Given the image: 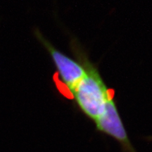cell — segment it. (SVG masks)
<instances>
[{"label": "cell", "instance_id": "obj_2", "mask_svg": "<svg viewBox=\"0 0 152 152\" xmlns=\"http://www.w3.org/2000/svg\"><path fill=\"white\" fill-rule=\"evenodd\" d=\"M35 34L37 39L46 48L52 57L62 83L65 85L68 90L71 92L74 87L85 75L84 66L79 61L70 58L55 48L39 32L35 33Z\"/></svg>", "mask_w": 152, "mask_h": 152}, {"label": "cell", "instance_id": "obj_1", "mask_svg": "<svg viewBox=\"0 0 152 152\" xmlns=\"http://www.w3.org/2000/svg\"><path fill=\"white\" fill-rule=\"evenodd\" d=\"M85 70V75L71 91L73 97L80 111L95 121L103 113L112 90L106 86L97 68L84 54H77Z\"/></svg>", "mask_w": 152, "mask_h": 152}, {"label": "cell", "instance_id": "obj_3", "mask_svg": "<svg viewBox=\"0 0 152 152\" xmlns=\"http://www.w3.org/2000/svg\"><path fill=\"white\" fill-rule=\"evenodd\" d=\"M94 122L96 130L116 140L124 152H136L129 140L113 96L109 99L103 113Z\"/></svg>", "mask_w": 152, "mask_h": 152}]
</instances>
